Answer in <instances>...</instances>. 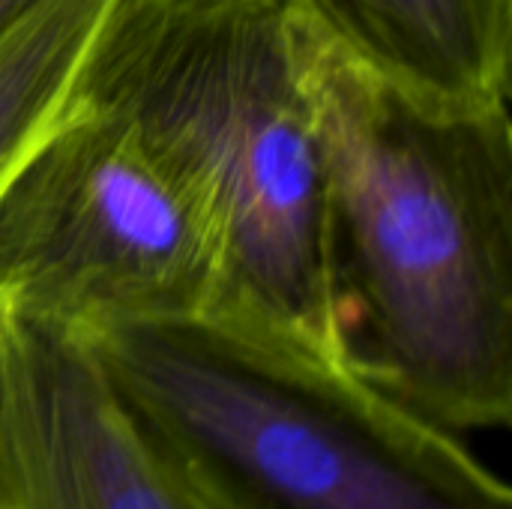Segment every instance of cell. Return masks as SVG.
Returning a JSON list of instances; mask_svg holds the SVG:
<instances>
[{"label": "cell", "mask_w": 512, "mask_h": 509, "mask_svg": "<svg viewBox=\"0 0 512 509\" xmlns=\"http://www.w3.org/2000/svg\"><path fill=\"white\" fill-rule=\"evenodd\" d=\"M297 18V15H294ZM342 363L453 432L512 420L510 102L414 93L297 18Z\"/></svg>", "instance_id": "1"}, {"label": "cell", "mask_w": 512, "mask_h": 509, "mask_svg": "<svg viewBox=\"0 0 512 509\" xmlns=\"http://www.w3.org/2000/svg\"><path fill=\"white\" fill-rule=\"evenodd\" d=\"M72 108L120 123L204 213L216 312L339 360L324 276V153L288 0H114Z\"/></svg>", "instance_id": "2"}, {"label": "cell", "mask_w": 512, "mask_h": 509, "mask_svg": "<svg viewBox=\"0 0 512 509\" xmlns=\"http://www.w3.org/2000/svg\"><path fill=\"white\" fill-rule=\"evenodd\" d=\"M213 509H512L465 444L345 363L219 315L81 330Z\"/></svg>", "instance_id": "3"}, {"label": "cell", "mask_w": 512, "mask_h": 509, "mask_svg": "<svg viewBox=\"0 0 512 509\" xmlns=\"http://www.w3.org/2000/svg\"><path fill=\"white\" fill-rule=\"evenodd\" d=\"M216 237L114 120L66 108L0 189V309L90 330L213 315Z\"/></svg>", "instance_id": "4"}, {"label": "cell", "mask_w": 512, "mask_h": 509, "mask_svg": "<svg viewBox=\"0 0 512 509\" xmlns=\"http://www.w3.org/2000/svg\"><path fill=\"white\" fill-rule=\"evenodd\" d=\"M0 509H213L132 417L87 339L0 309Z\"/></svg>", "instance_id": "5"}, {"label": "cell", "mask_w": 512, "mask_h": 509, "mask_svg": "<svg viewBox=\"0 0 512 509\" xmlns=\"http://www.w3.org/2000/svg\"><path fill=\"white\" fill-rule=\"evenodd\" d=\"M321 39L435 99L510 102L512 0H288Z\"/></svg>", "instance_id": "6"}, {"label": "cell", "mask_w": 512, "mask_h": 509, "mask_svg": "<svg viewBox=\"0 0 512 509\" xmlns=\"http://www.w3.org/2000/svg\"><path fill=\"white\" fill-rule=\"evenodd\" d=\"M114 0H42L0 39V189L63 120L81 60Z\"/></svg>", "instance_id": "7"}, {"label": "cell", "mask_w": 512, "mask_h": 509, "mask_svg": "<svg viewBox=\"0 0 512 509\" xmlns=\"http://www.w3.org/2000/svg\"><path fill=\"white\" fill-rule=\"evenodd\" d=\"M42 0H0V39L18 24L24 21Z\"/></svg>", "instance_id": "8"}]
</instances>
